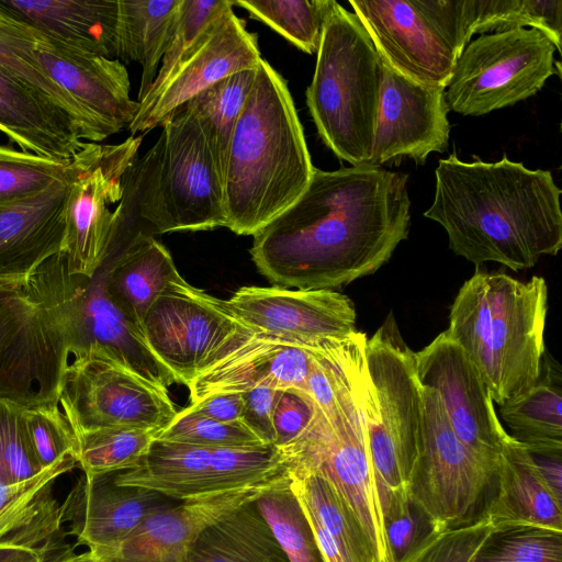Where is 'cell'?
Wrapping results in <instances>:
<instances>
[{
  "label": "cell",
  "instance_id": "1",
  "mask_svg": "<svg viewBox=\"0 0 562 562\" xmlns=\"http://www.w3.org/2000/svg\"><path fill=\"white\" fill-rule=\"evenodd\" d=\"M407 180L370 164L315 168L300 199L254 235L258 271L300 290H333L374 273L407 238Z\"/></svg>",
  "mask_w": 562,
  "mask_h": 562
},
{
  "label": "cell",
  "instance_id": "2",
  "mask_svg": "<svg viewBox=\"0 0 562 562\" xmlns=\"http://www.w3.org/2000/svg\"><path fill=\"white\" fill-rule=\"evenodd\" d=\"M435 178L424 216L443 227L457 256L518 271L561 249L562 191L550 171L528 169L506 155L496 162H465L453 153L439 160Z\"/></svg>",
  "mask_w": 562,
  "mask_h": 562
},
{
  "label": "cell",
  "instance_id": "3",
  "mask_svg": "<svg viewBox=\"0 0 562 562\" xmlns=\"http://www.w3.org/2000/svg\"><path fill=\"white\" fill-rule=\"evenodd\" d=\"M314 169L288 83L261 58L228 147L226 228L254 236L300 199Z\"/></svg>",
  "mask_w": 562,
  "mask_h": 562
},
{
  "label": "cell",
  "instance_id": "4",
  "mask_svg": "<svg viewBox=\"0 0 562 562\" xmlns=\"http://www.w3.org/2000/svg\"><path fill=\"white\" fill-rule=\"evenodd\" d=\"M547 311L548 288L541 277L522 282L499 271H476L460 288L446 333L469 357L498 406L538 381Z\"/></svg>",
  "mask_w": 562,
  "mask_h": 562
},
{
  "label": "cell",
  "instance_id": "5",
  "mask_svg": "<svg viewBox=\"0 0 562 562\" xmlns=\"http://www.w3.org/2000/svg\"><path fill=\"white\" fill-rule=\"evenodd\" d=\"M306 104L318 135L351 166L372 156L381 92V59L358 16L331 0Z\"/></svg>",
  "mask_w": 562,
  "mask_h": 562
},
{
  "label": "cell",
  "instance_id": "6",
  "mask_svg": "<svg viewBox=\"0 0 562 562\" xmlns=\"http://www.w3.org/2000/svg\"><path fill=\"white\" fill-rule=\"evenodd\" d=\"M133 167L140 218L151 233L226 227L223 183L196 120L181 109Z\"/></svg>",
  "mask_w": 562,
  "mask_h": 562
},
{
  "label": "cell",
  "instance_id": "7",
  "mask_svg": "<svg viewBox=\"0 0 562 562\" xmlns=\"http://www.w3.org/2000/svg\"><path fill=\"white\" fill-rule=\"evenodd\" d=\"M366 342L353 351L328 418L317 409L308 428L280 448L289 469L325 476L351 508L373 550L375 562H392L364 420Z\"/></svg>",
  "mask_w": 562,
  "mask_h": 562
},
{
  "label": "cell",
  "instance_id": "8",
  "mask_svg": "<svg viewBox=\"0 0 562 562\" xmlns=\"http://www.w3.org/2000/svg\"><path fill=\"white\" fill-rule=\"evenodd\" d=\"M364 357V420L383 512L408 496L422 424V385L416 352L402 338L392 313L367 338Z\"/></svg>",
  "mask_w": 562,
  "mask_h": 562
},
{
  "label": "cell",
  "instance_id": "9",
  "mask_svg": "<svg viewBox=\"0 0 562 562\" xmlns=\"http://www.w3.org/2000/svg\"><path fill=\"white\" fill-rule=\"evenodd\" d=\"M24 286L61 319L70 362L100 349L162 390L178 383L151 352L142 329L111 301L100 269L92 278L70 274L60 251L44 261Z\"/></svg>",
  "mask_w": 562,
  "mask_h": 562
},
{
  "label": "cell",
  "instance_id": "10",
  "mask_svg": "<svg viewBox=\"0 0 562 562\" xmlns=\"http://www.w3.org/2000/svg\"><path fill=\"white\" fill-rule=\"evenodd\" d=\"M380 59L411 81L446 89L468 45L463 0H350Z\"/></svg>",
  "mask_w": 562,
  "mask_h": 562
},
{
  "label": "cell",
  "instance_id": "11",
  "mask_svg": "<svg viewBox=\"0 0 562 562\" xmlns=\"http://www.w3.org/2000/svg\"><path fill=\"white\" fill-rule=\"evenodd\" d=\"M557 48L533 27L482 34L464 47L446 87L449 110L480 116L539 92L560 74Z\"/></svg>",
  "mask_w": 562,
  "mask_h": 562
},
{
  "label": "cell",
  "instance_id": "12",
  "mask_svg": "<svg viewBox=\"0 0 562 562\" xmlns=\"http://www.w3.org/2000/svg\"><path fill=\"white\" fill-rule=\"evenodd\" d=\"M70 351L59 316L24 285H0V398L59 405Z\"/></svg>",
  "mask_w": 562,
  "mask_h": 562
},
{
  "label": "cell",
  "instance_id": "13",
  "mask_svg": "<svg viewBox=\"0 0 562 562\" xmlns=\"http://www.w3.org/2000/svg\"><path fill=\"white\" fill-rule=\"evenodd\" d=\"M423 413L407 492L445 530L471 521L494 475L452 430L435 390L423 387Z\"/></svg>",
  "mask_w": 562,
  "mask_h": 562
},
{
  "label": "cell",
  "instance_id": "14",
  "mask_svg": "<svg viewBox=\"0 0 562 562\" xmlns=\"http://www.w3.org/2000/svg\"><path fill=\"white\" fill-rule=\"evenodd\" d=\"M143 135L115 145L83 143L65 205L63 255L70 274L92 278L111 240L115 209L123 198L127 172L138 159Z\"/></svg>",
  "mask_w": 562,
  "mask_h": 562
},
{
  "label": "cell",
  "instance_id": "15",
  "mask_svg": "<svg viewBox=\"0 0 562 562\" xmlns=\"http://www.w3.org/2000/svg\"><path fill=\"white\" fill-rule=\"evenodd\" d=\"M59 405L74 431L131 427L161 431L178 413L167 390L93 349L68 366Z\"/></svg>",
  "mask_w": 562,
  "mask_h": 562
},
{
  "label": "cell",
  "instance_id": "16",
  "mask_svg": "<svg viewBox=\"0 0 562 562\" xmlns=\"http://www.w3.org/2000/svg\"><path fill=\"white\" fill-rule=\"evenodd\" d=\"M241 327L224 300L179 277L155 299L142 330L156 358L188 386Z\"/></svg>",
  "mask_w": 562,
  "mask_h": 562
},
{
  "label": "cell",
  "instance_id": "17",
  "mask_svg": "<svg viewBox=\"0 0 562 562\" xmlns=\"http://www.w3.org/2000/svg\"><path fill=\"white\" fill-rule=\"evenodd\" d=\"M423 387L435 390L460 441L494 475L509 434L477 370L446 330L416 352Z\"/></svg>",
  "mask_w": 562,
  "mask_h": 562
},
{
  "label": "cell",
  "instance_id": "18",
  "mask_svg": "<svg viewBox=\"0 0 562 562\" xmlns=\"http://www.w3.org/2000/svg\"><path fill=\"white\" fill-rule=\"evenodd\" d=\"M260 60L257 35L229 8L184 54L161 88L139 101L131 135L161 126L196 94L237 71L257 68Z\"/></svg>",
  "mask_w": 562,
  "mask_h": 562
},
{
  "label": "cell",
  "instance_id": "19",
  "mask_svg": "<svg viewBox=\"0 0 562 562\" xmlns=\"http://www.w3.org/2000/svg\"><path fill=\"white\" fill-rule=\"evenodd\" d=\"M224 303L251 331L302 347L341 339L357 331L352 301L329 289L241 286Z\"/></svg>",
  "mask_w": 562,
  "mask_h": 562
},
{
  "label": "cell",
  "instance_id": "20",
  "mask_svg": "<svg viewBox=\"0 0 562 562\" xmlns=\"http://www.w3.org/2000/svg\"><path fill=\"white\" fill-rule=\"evenodd\" d=\"M34 56L46 75L79 108L88 122L92 143L128 128L139 102L130 95L123 63L74 50L40 31Z\"/></svg>",
  "mask_w": 562,
  "mask_h": 562
},
{
  "label": "cell",
  "instance_id": "21",
  "mask_svg": "<svg viewBox=\"0 0 562 562\" xmlns=\"http://www.w3.org/2000/svg\"><path fill=\"white\" fill-rule=\"evenodd\" d=\"M381 92L370 165L400 157L424 164L429 154L443 153L449 143V108L445 89L426 87L403 77L381 60Z\"/></svg>",
  "mask_w": 562,
  "mask_h": 562
},
{
  "label": "cell",
  "instance_id": "22",
  "mask_svg": "<svg viewBox=\"0 0 562 562\" xmlns=\"http://www.w3.org/2000/svg\"><path fill=\"white\" fill-rule=\"evenodd\" d=\"M311 347H302L241 327L188 385L191 403L220 393L259 386L304 390Z\"/></svg>",
  "mask_w": 562,
  "mask_h": 562
},
{
  "label": "cell",
  "instance_id": "23",
  "mask_svg": "<svg viewBox=\"0 0 562 562\" xmlns=\"http://www.w3.org/2000/svg\"><path fill=\"white\" fill-rule=\"evenodd\" d=\"M282 474L238 490L180 502L148 517L115 547L89 551L101 562H188L193 542L205 528L257 499Z\"/></svg>",
  "mask_w": 562,
  "mask_h": 562
},
{
  "label": "cell",
  "instance_id": "24",
  "mask_svg": "<svg viewBox=\"0 0 562 562\" xmlns=\"http://www.w3.org/2000/svg\"><path fill=\"white\" fill-rule=\"evenodd\" d=\"M115 474H83L60 504L68 533L91 551L115 547L148 517L180 503L150 490L117 485Z\"/></svg>",
  "mask_w": 562,
  "mask_h": 562
},
{
  "label": "cell",
  "instance_id": "25",
  "mask_svg": "<svg viewBox=\"0 0 562 562\" xmlns=\"http://www.w3.org/2000/svg\"><path fill=\"white\" fill-rule=\"evenodd\" d=\"M70 179L0 203V285H25L44 261L63 250Z\"/></svg>",
  "mask_w": 562,
  "mask_h": 562
},
{
  "label": "cell",
  "instance_id": "26",
  "mask_svg": "<svg viewBox=\"0 0 562 562\" xmlns=\"http://www.w3.org/2000/svg\"><path fill=\"white\" fill-rule=\"evenodd\" d=\"M76 464L67 456L29 479L0 483V543L32 549L44 562L72 552L65 540L61 507L53 485Z\"/></svg>",
  "mask_w": 562,
  "mask_h": 562
},
{
  "label": "cell",
  "instance_id": "27",
  "mask_svg": "<svg viewBox=\"0 0 562 562\" xmlns=\"http://www.w3.org/2000/svg\"><path fill=\"white\" fill-rule=\"evenodd\" d=\"M0 131L23 151L56 160L82 148L79 123L63 108L0 68Z\"/></svg>",
  "mask_w": 562,
  "mask_h": 562
},
{
  "label": "cell",
  "instance_id": "28",
  "mask_svg": "<svg viewBox=\"0 0 562 562\" xmlns=\"http://www.w3.org/2000/svg\"><path fill=\"white\" fill-rule=\"evenodd\" d=\"M99 269L111 301L140 329L155 299L181 277L168 249L143 232L112 236Z\"/></svg>",
  "mask_w": 562,
  "mask_h": 562
},
{
  "label": "cell",
  "instance_id": "29",
  "mask_svg": "<svg viewBox=\"0 0 562 562\" xmlns=\"http://www.w3.org/2000/svg\"><path fill=\"white\" fill-rule=\"evenodd\" d=\"M42 34L77 52L116 59L119 0H0Z\"/></svg>",
  "mask_w": 562,
  "mask_h": 562
},
{
  "label": "cell",
  "instance_id": "30",
  "mask_svg": "<svg viewBox=\"0 0 562 562\" xmlns=\"http://www.w3.org/2000/svg\"><path fill=\"white\" fill-rule=\"evenodd\" d=\"M493 483L496 491L483 514L494 528L533 526L562 531V503L544 484L522 443L510 435Z\"/></svg>",
  "mask_w": 562,
  "mask_h": 562
},
{
  "label": "cell",
  "instance_id": "31",
  "mask_svg": "<svg viewBox=\"0 0 562 562\" xmlns=\"http://www.w3.org/2000/svg\"><path fill=\"white\" fill-rule=\"evenodd\" d=\"M114 481L117 485L150 490L177 502L222 493L217 486L212 448L157 438L138 465L117 472Z\"/></svg>",
  "mask_w": 562,
  "mask_h": 562
},
{
  "label": "cell",
  "instance_id": "32",
  "mask_svg": "<svg viewBox=\"0 0 562 562\" xmlns=\"http://www.w3.org/2000/svg\"><path fill=\"white\" fill-rule=\"evenodd\" d=\"M255 501L205 528L188 562H289Z\"/></svg>",
  "mask_w": 562,
  "mask_h": 562
},
{
  "label": "cell",
  "instance_id": "33",
  "mask_svg": "<svg viewBox=\"0 0 562 562\" xmlns=\"http://www.w3.org/2000/svg\"><path fill=\"white\" fill-rule=\"evenodd\" d=\"M181 0H119L116 59L142 67L140 101L153 85Z\"/></svg>",
  "mask_w": 562,
  "mask_h": 562
},
{
  "label": "cell",
  "instance_id": "34",
  "mask_svg": "<svg viewBox=\"0 0 562 562\" xmlns=\"http://www.w3.org/2000/svg\"><path fill=\"white\" fill-rule=\"evenodd\" d=\"M290 488L352 562H375L371 543L356 515L322 474L285 468Z\"/></svg>",
  "mask_w": 562,
  "mask_h": 562
},
{
  "label": "cell",
  "instance_id": "35",
  "mask_svg": "<svg viewBox=\"0 0 562 562\" xmlns=\"http://www.w3.org/2000/svg\"><path fill=\"white\" fill-rule=\"evenodd\" d=\"M536 384L501 407L512 437L529 447L562 448L561 371L543 362Z\"/></svg>",
  "mask_w": 562,
  "mask_h": 562
},
{
  "label": "cell",
  "instance_id": "36",
  "mask_svg": "<svg viewBox=\"0 0 562 562\" xmlns=\"http://www.w3.org/2000/svg\"><path fill=\"white\" fill-rule=\"evenodd\" d=\"M256 72L257 68L237 71L200 92L182 108L196 117L207 139L222 183L232 133L251 90Z\"/></svg>",
  "mask_w": 562,
  "mask_h": 562
},
{
  "label": "cell",
  "instance_id": "37",
  "mask_svg": "<svg viewBox=\"0 0 562 562\" xmlns=\"http://www.w3.org/2000/svg\"><path fill=\"white\" fill-rule=\"evenodd\" d=\"M38 32L0 2V68L67 111L80 125L82 139L92 142L87 120L76 103L38 65L33 47Z\"/></svg>",
  "mask_w": 562,
  "mask_h": 562
},
{
  "label": "cell",
  "instance_id": "38",
  "mask_svg": "<svg viewBox=\"0 0 562 562\" xmlns=\"http://www.w3.org/2000/svg\"><path fill=\"white\" fill-rule=\"evenodd\" d=\"M469 33L530 26L546 33L561 53V0H463Z\"/></svg>",
  "mask_w": 562,
  "mask_h": 562
},
{
  "label": "cell",
  "instance_id": "39",
  "mask_svg": "<svg viewBox=\"0 0 562 562\" xmlns=\"http://www.w3.org/2000/svg\"><path fill=\"white\" fill-rule=\"evenodd\" d=\"M74 432L77 442L74 459L87 475L134 469L158 434L131 427H102Z\"/></svg>",
  "mask_w": 562,
  "mask_h": 562
},
{
  "label": "cell",
  "instance_id": "40",
  "mask_svg": "<svg viewBox=\"0 0 562 562\" xmlns=\"http://www.w3.org/2000/svg\"><path fill=\"white\" fill-rule=\"evenodd\" d=\"M255 502L289 562H325L286 472Z\"/></svg>",
  "mask_w": 562,
  "mask_h": 562
},
{
  "label": "cell",
  "instance_id": "41",
  "mask_svg": "<svg viewBox=\"0 0 562 562\" xmlns=\"http://www.w3.org/2000/svg\"><path fill=\"white\" fill-rule=\"evenodd\" d=\"M331 0H237L245 9L306 54L317 52Z\"/></svg>",
  "mask_w": 562,
  "mask_h": 562
},
{
  "label": "cell",
  "instance_id": "42",
  "mask_svg": "<svg viewBox=\"0 0 562 562\" xmlns=\"http://www.w3.org/2000/svg\"><path fill=\"white\" fill-rule=\"evenodd\" d=\"M76 170V156L56 160L0 145V203L40 194Z\"/></svg>",
  "mask_w": 562,
  "mask_h": 562
},
{
  "label": "cell",
  "instance_id": "43",
  "mask_svg": "<svg viewBox=\"0 0 562 562\" xmlns=\"http://www.w3.org/2000/svg\"><path fill=\"white\" fill-rule=\"evenodd\" d=\"M472 562H562V531L533 526L494 528Z\"/></svg>",
  "mask_w": 562,
  "mask_h": 562
},
{
  "label": "cell",
  "instance_id": "44",
  "mask_svg": "<svg viewBox=\"0 0 562 562\" xmlns=\"http://www.w3.org/2000/svg\"><path fill=\"white\" fill-rule=\"evenodd\" d=\"M233 7L231 0H181L160 61L161 66L144 98L153 95L161 88L184 54L224 12Z\"/></svg>",
  "mask_w": 562,
  "mask_h": 562
},
{
  "label": "cell",
  "instance_id": "45",
  "mask_svg": "<svg viewBox=\"0 0 562 562\" xmlns=\"http://www.w3.org/2000/svg\"><path fill=\"white\" fill-rule=\"evenodd\" d=\"M156 438L207 448H245L266 445L243 423L216 422L194 412L190 406L178 412Z\"/></svg>",
  "mask_w": 562,
  "mask_h": 562
},
{
  "label": "cell",
  "instance_id": "46",
  "mask_svg": "<svg viewBox=\"0 0 562 562\" xmlns=\"http://www.w3.org/2000/svg\"><path fill=\"white\" fill-rule=\"evenodd\" d=\"M26 409L0 398V483L20 482L43 470L29 437Z\"/></svg>",
  "mask_w": 562,
  "mask_h": 562
},
{
  "label": "cell",
  "instance_id": "47",
  "mask_svg": "<svg viewBox=\"0 0 562 562\" xmlns=\"http://www.w3.org/2000/svg\"><path fill=\"white\" fill-rule=\"evenodd\" d=\"M382 517L392 562H406L428 540L442 531L409 496L386 508Z\"/></svg>",
  "mask_w": 562,
  "mask_h": 562
},
{
  "label": "cell",
  "instance_id": "48",
  "mask_svg": "<svg viewBox=\"0 0 562 562\" xmlns=\"http://www.w3.org/2000/svg\"><path fill=\"white\" fill-rule=\"evenodd\" d=\"M25 420L33 451L42 469L67 456L74 458L76 435L59 405L27 408Z\"/></svg>",
  "mask_w": 562,
  "mask_h": 562
},
{
  "label": "cell",
  "instance_id": "49",
  "mask_svg": "<svg viewBox=\"0 0 562 562\" xmlns=\"http://www.w3.org/2000/svg\"><path fill=\"white\" fill-rule=\"evenodd\" d=\"M493 529L482 513L475 520L438 532L406 562H472Z\"/></svg>",
  "mask_w": 562,
  "mask_h": 562
},
{
  "label": "cell",
  "instance_id": "50",
  "mask_svg": "<svg viewBox=\"0 0 562 562\" xmlns=\"http://www.w3.org/2000/svg\"><path fill=\"white\" fill-rule=\"evenodd\" d=\"M317 407L300 389L279 390L273 409L274 446L284 448L295 441L311 425Z\"/></svg>",
  "mask_w": 562,
  "mask_h": 562
},
{
  "label": "cell",
  "instance_id": "51",
  "mask_svg": "<svg viewBox=\"0 0 562 562\" xmlns=\"http://www.w3.org/2000/svg\"><path fill=\"white\" fill-rule=\"evenodd\" d=\"M279 390L259 386L243 392L244 408L240 422L263 443H274L273 409Z\"/></svg>",
  "mask_w": 562,
  "mask_h": 562
},
{
  "label": "cell",
  "instance_id": "52",
  "mask_svg": "<svg viewBox=\"0 0 562 562\" xmlns=\"http://www.w3.org/2000/svg\"><path fill=\"white\" fill-rule=\"evenodd\" d=\"M189 406L213 420L235 424L241 423L244 398L243 393H220L191 403Z\"/></svg>",
  "mask_w": 562,
  "mask_h": 562
},
{
  "label": "cell",
  "instance_id": "53",
  "mask_svg": "<svg viewBox=\"0 0 562 562\" xmlns=\"http://www.w3.org/2000/svg\"><path fill=\"white\" fill-rule=\"evenodd\" d=\"M522 446L544 484L562 503V448Z\"/></svg>",
  "mask_w": 562,
  "mask_h": 562
},
{
  "label": "cell",
  "instance_id": "54",
  "mask_svg": "<svg viewBox=\"0 0 562 562\" xmlns=\"http://www.w3.org/2000/svg\"><path fill=\"white\" fill-rule=\"evenodd\" d=\"M0 562H44V560L32 549L0 543Z\"/></svg>",
  "mask_w": 562,
  "mask_h": 562
},
{
  "label": "cell",
  "instance_id": "55",
  "mask_svg": "<svg viewBox=\"0 0 562 562\" xmlns=\"http://www.w3.org/2000/svg\"><path fill=\"white\" fill-rule=\"evenodd\" d=\"M52 562H101L91 551L83 553H69Z\"/></svg>",
  "mask_w": 562,
  "mask_h": 562
}]
</instances>
